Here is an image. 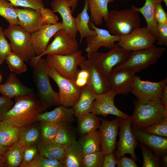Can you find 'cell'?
I'll use <instances>...</instances> for the list:
<instances>
[{
    "label": "cell",
    "instance_id": "obj_40",
    "mask_svg": "<svg viewBox=\"0 0 167 167\" xmlns=\"http://www.w3.org/2000/svg\"><path fill=\"white\" fill-rule=\"evenodd\" d=\"M24 167H64L62 161L58 160L46 158L38 152L33 160Z\"/></svg>",
    "mask_w": 167,
    "mask_h": 167
},
{
    "label": "cell",
    "instance_id": "obj_57",
    "mask_svg": "<svg viewBox=\"0 0 167 167\" xmlns=\"http://www.w3.org/2000/svg\"><path fill=\"white\" fill-rule=\"evenodd\" d=\"M4 160L2 155L0 154V167H4Z\"/></svg>",
    "mask_w": 167,
    "mask_h": 167
},
{
    "label": "cell",
    "instance_id": "obj_49",
    "mask_svg": "<svg viewBox=\"0 0 167 167\" xmlns=\"http://www.w3.org/2000/svg\"><path fill=\"white\" fill-rule=\"evenodd\" d=\"M155 18L157 24L167 23V14L163 8L161 3H158L156 6Z\"/></svg>",
    "mask_w": 167,
    "mask_h": 167
},
{
    "label": "cell",
    "instance_id": "obj_58",
    "mask_svg": "<svg viewBox=\"0 0 167 167\" xmlns=\"http://www.w3.org/2000/svg\"><path fill=\"white\" fill-rule=\"evenodd\" d=\"M163 1L165 2L166 6H167V0H163Z\"/></svg>",
    "mask_w": 167,
    "mask_h": 167
},
{
    "label": "cell",
    "instance_id": "obj_41",
    "mask_svg": "<svg viewBox=\"0 0 167 167\" xmlns=\"http://www.w3.org/2000/svg\"><path fill=\"white\" fill-rule=\"evenodd\" d=\"M143 158V167H160V158L154 155L152 150L143 143L138 142Z\"/></svg>",
    "mask_w": 167,
    "mask_h": 167
},
{
    "label": "cell",
    "instance_id": "obj_32",
    "mask_svg": "<svg viewBox=\"0 0 167 167\" xmlns=\"http://www.w3.org/2000/svg\"><path fill=\"white\" fill-rule=\"evenodd\" d=\"M58 129L54 141L68 148L76 140V134L71 122H62L58 123Z\"/></svg>",
    "mask_w": 167,
    "mask_h": 167
},
{
    "label": "cell",
    "instance_id": "obj_19",
    "mask_svg": "<svg viewBox=\"0 0 167 167\" xmlns=\"http://www.w3.org/2000/svg\"><path fill=\"white\" fill-rule=\"evenodd\" d=\"M80 66L88 71L89 77L87 84L96 95L104 94L109 90L107 77L90 60L85 59Z\"/></svg>",
    "mask_w": 167,
    "mask_h": 167
},
{
    "label": "cell",
    "instance_id": "obj_35",
    "mask_svg": "<svg viewBox=\"0 0 167 167\" xmlns=\"http://www.w3.org/2000/svg\"><path fill=\"white\" fill-rule=\"evenodd\" d=\"M23 156V146L17 142L9 147L2 155L4 166L19 167Z\"/></svg>",
    "mask_w": 167,
    "mask_h": 167
},
{
    "label": "cell",
    "instance_id": "obj_8",
    "mask_svg": "<svg viewBox=\"0 0 167 167\" xmlns=\"http://www.w3.org/2000/svg\"><path fill=\"white\" fill-rule=\"evenodd\" d=\"M85 59L80 50L69 55H47L46 59L49 67L54 68L63 77L74 82L79 70L77 67Z\"/></svg>",
    "mask_w": 167,
    "mask_h": 167
},
{
    "label": "cell",
    "instance_id": "obj_11",
    "mask_svg": "<svg viewBox=\"0 0 167 167\" xmlns=\"http://www.w3.org/2000/svg\"><path fill=\"white\" fill-rule=\"evenodd\" d=\"M48 74L59 88L60 105L67 107H73L79 97L81 88L76 85L75 82L63 77L49 66Z\"/></svg>",
    "mask_w": 167,
    "mask_h": 167
},
{
    "label": "cell",
    "instance_id": "obj_36",
    "mask_svg": "<svg viewBox=\"0 0 167 167\" xmlns=\"http://www.w3.org/2000/svg\"><path fill=\"white\" fill-rule=\"evenodd\" d=\"M77 130L81 135L97 131L101 118L91 112L77 118Z\"/></svg>",
    "mask_w": 167,
    "mask_h": 167
},
{
    "label": "cell",
    "instance_id": "obj_23",
    "mask_svg": "<svg viewBox=\"0 0 167 167\" xmlns=\"http://www.w3.org/2000/svg\"><path fill=\"white\" fill-rule=\"evenodd\" d=\"M34 89L24 85L15 74L10 73L6 81L0 85V93L11 99L33 92Z\"/></svg>",
    "mask_w": 167,
    "mask_h": 167
},
{
    "label": "cell",
    "instance_id": "obj_22",
    "mask_svg": "<svg viewBox=\"0 0 167 167\" xmlns=\"http://www.w3.org/2000/svg\"><path fill=\"white\" fill-rule=\"evenodd\" d=\"M19 25L31 34L38 30L42 25L40 12L30 8H16Z\"/></svg>",
    "mask_w": 167,
    "mask_h": 167
},
{
    "label": "cell",
    "instance_id": "obj_59",
    "mask_svg": "<svg viewBox=\"0 0 167 167\" xmlns=\"http://www.w3.org/2000/svg\"><path fill=\"white\" fill-rule=\"evenodd\" d=\"M2 120V118L1 117H0V122Z\"/></svg>",
    "mask_w": 167,
    "mask_h": 167
},
{
    "label": "cell",
    "instance_id": "obj_24",
    "mask_svg": "<svg viewBox=\"0 0 167 167\" xmlns=\"http://www.w3.org/2000/svg\"><path fill=\"white\" fill-rule=\"evenodd\" d=\"M96 95L88 84L81 88L79 97L72 107L75 111V116L77 118L91 112Z\"/></svg>",
    "mask_w": 167,
    "mask_h": 167
},
{
    "label": "cell",
    "instance_id": "obj_33",
    "mask_svg": "<svg viewBox=\"0 0 167 167\" xmlns=\"http://www.w3.org/2000/svg\"><path fill=\"white\" fill-rule=\"evenodd\" d=\"M78 142L82 147L84 156L100 151L98 131L81 135Z\"/></svg>",
    "mask_w": 167,
    "mask_h": 167
},
{
    "label": "cell",
    "instance_id": "obj_5",
    "mask_svg": "<svg viewBox=\"0 0 167 167\" xmlns=\"http://www.w3.org/2000/svg\"><path fill=\"white\" fill-rule=\"evenodd\" d=\"M165 50V47H157L154 45L147 49L131 51L125 62L115 66L112 71L128 68L136 73L140 72L156 63Z\"/></svg>",
    "mask_w": 167,
    "mask_h": 167
},
{
    "label": "cell",
    "instance_id": "obj_38",
    "mask_svg": "<svg viewBox=\"0 0 167 167\" xmlns=\"http://www.w3.org/2000/svg\"><path fill=\"white\" fill-rule=\"evenodd\" d=\"M39 122L41 131V141L46 142L54 141L58 132V124L47 121Z\"/></svg>",
    "mask_w": 167,
    "mask_h": 167
},
{
    "label": "cell",
    "instance_id": "obj_26",
    "mask_svg": "<svg viewBox=\"0 0 167 167\" xmlns=\"http://www.w3.org/2000/svg\"><path fill=\"white\" fill-rule=\"evenodd\" d=\"M163 2V0H145L144 5L142 7L137 8L135 6L136 10L145 18L147 29L156 39L158 37V32L157 24L155 18V10L156 5Z\"/></svg>",
    "mask_w": 167,
    "mask_h": 167
},
{
    "label": "cell",
    "instance_id": "obj_48",
    "mask_svg": "<svg viewBox=\"0 0 167 167\" xmlns=\"http://www.w3.org/2000/svg\"><path fill=\"white\" fill-rule=\"evenodd\" d=\"M158 36L156 42L159 46L167 45V23L157 24Z\"/></svg>",
    "mask_w": 167,
    "mask_h": 167
},
{
    "label": "cell",
    "instance_id": "obj_2",
    "mask_svg": "<svg viewBox=\"0 0 167 167\" xmlns=\"http://www.w3.org/2000/svg\"><path fill=\"white\" fill-rule=\"evenodd\" d=\"M134 111L129 118L132 128L143 131L167 117V110L160 99L141 102L133 100Z\"/></svg>",
    "mask_w": 167,
    "mask_h": 167
},
{
    "label": "cell",
    "instance_id": "obj_6",
    "mask_svg": "<svg viewBox=\"0 0 167 167\" xmlns=\"http://www.w3.org/2000/svg\"><path fill=\"white\" fill-rule=\"evenodd\" d=\"M6 37L10 41L12 51L28 62L36 56L31 40V34L19 25H9L3 30Z\"/></svg>",
    "mask_w": 167,
    "mask_h": 167
},
{
    "label": "cell",
    "instance_id": "obj_1",
    "mask_svg": "<svg viewBox=\"0 0 167 167\" xmlns=\"http://www.w3.org/2000/svg\"><path fill=\"white\" fill-rule=\"evenodd\" d=\"M14 98L13 106L2 117L13 125L21 128L36 122L38 115L46 110L33 92Z\"/></svg>",
    "mask_w": 167,
    "mask_h": 167
},
{
    "label": "cell",
    "instance_id": "obj_30",
    "mask_svg": "<svg viewBox=\"0 0 167 167\" xmlns=\"http://www.w3.org/2000/svg\"><path fill=\"white\" fill-rule=\"evenodd\" d=\"M89 9L87 0H85L82 11L75 18L76 28L80 35V43L82 42L84 38L94 36L96 34L95 31L89 27L90 17L88 12Z\"/></svg>",
    "mask_w": 167,
    "mask_h": 167
},
{
    "label": "cell",
    "instance_id": "obj_17",
    "mask_svg": "<svg viewBox=\"0 0 167 167\" xmlns=\"http://www.w3.org/2000/svg\"><path fill=\"white\" fill-rule=\"evenodd\" d=\"M135 73L128 68L112 71L107 77L109 90L117 94L127 96L130 92Z\"/></svg>",
    "mask_w": 167,
    "mask_h": 167
},
{
    "label": "cell",
    "instance_id": "obj_39",
    "mask_svg": "<svg viewBox=\"0 0 167 167\" xmlns=\"http://www.w3.org/2000/svg\"><path fill=\"white\" fill-rule=\"evenodd\" d=\"M5 61L11 71L16 74H21L27 71V67L24 61L12 51L8 54Z\"/></svg>",
    "mask_w": 167,
    "mask_h": 167
},
{
    "label": "cell",
    "instance_id": "obj_55",
    "mask_svg": "<svg viewBox=\"0 0 167 167\" xmlns=\"http://www.w3.org/2000/svg\"><path fill=\"white\" fill-rule=\"evenodd\" d=\"M79 0H71V9L72 13L76 8Z\"/></svg>",
    "mask_w": 167,
    "mask_h": 167
},
{
    "label": "cell",
    "instance_id": "obj_4",
    "mask_svg": "<svg viewBox=\"0 0 167 167\" xmlns=\"http://www.w3.org/2000/svg\"><path fill=\"white\" fill-rule=\"evenodd\" d=\"M139 13L133 5L131 8L109 11L106 26L112 35L119 36L127 35L140 27Z\"/></svg>",
    "mask_w": 167,
    "mask_h": 167
},
{
    "label": "cell",
    "instance_id": "obj_18",
    "mask_svg": "<svg viewBox=\"0 0 167 167\" xmlns=\"http://www.w3.org/2000/svg\"><path fill=\"white\" fill-rule=\"evenodd\" d=\"M62 22L54 24L42 25L37 31L31 34L32 46L36 56L45 50L50 39L58 30L63 29Z\"/></svg>",
    "mask_w": 167,
    "mask_h": 167
},
{
    "label": "cell",
    "instance_id": "obj_27",
    "mask_svg": "<svg viewBox=\"0 0 167 167\" xmlns=\"http://www.w3.org/2000/svg\"><path fill=\"white\" fill-rule=\"evenodd\" d=\"M114 0H87L91 21L96 25H101L108 18V5Z\"/></svg>",
    "mask_w": 167,
    "mask_h": 167
},
{
    "label": "cell",
    "instance_id": "obj_43",
    "mask_svg": "<svg viewBox=\"0 0 167 167\" xmlns=\"http://www.w3.org/2000/svg\"><path fill=\"white\" fill-rule=\"evenodd\" d=\"M143 131L154 135L167 137V117L151 125Z\"/></svg>",
    "mask_w": 167,
    "mask_h": 167
},
{
    "label": "cell",
    "instance_id": "obj_50",
    "mask_svg": "<svg viewBox=\"0 0 167 167\" xmlns=\"http://www.w3.org/2000/svg\"><path fill=\"white\" fill-rule=\"evenodd\" d=\"M14 103L11 99L2 95L0 96V117H2L13 107Z\"/></svg>",
    "mask_w": 167,
    "mask_h": 167
},
{
    "label": "cell",
    "instance_id": "obj_42",
    "mask_svg": "<svg viewBox=\"0 0 167 167\" xmlns=\"http://www.w3.org/2000/svg\"><path fill=\"white\" fill-rule=\"evenodd\" d=\"M105 156L101 151L84 156L83 167H102Z\"/></svg>",
    "mask_w": 167,
    "mask_h": 167
},
{
    "label": "cell",
    "instance_id": "obj_9",
    "mask_svg": "<svg viewBox=\"0 0 167 167\" xmlns=\"http://www.w3.org/2000/svg\"><path fill=\"white\" fill-rule=\"evenodd\" d=\"M54 39L48 45L44 51L39 56L31 58L35 62L45 55H66L73 54L78 51V45L75 37H73L62 29L53 36Z\"/></svg>",
    "mask_w": 167,
    "mask_h": 167
},
{
    "label": "cell",
    "instance_id": "obj_47",
    "mask_svg": "<svg viewBox=\"0 0 167 167\" xmlns=\"http://www.w3.org/2000/svg\"><path fill=\"white\" fill-rule=\"evenodd\" d=\"M23 147V159L19 167H24L31 161L38 153L37 144L24 146Z\"/></svg>",
    "mask_w": 167,
    "mask_h": 167
},
{
    "label": "cell",
    "instance_id": "obj_52",
    "mask_svg": "<svg viewBox=\"0 0 167 167\" xmlns=\"http://www.w3.org/2000/svg\"><path fill=\"white\" fill-rule=\"evenodd\" d=\"M118 160L113 153L105 155L102 167H115Z\"/></svg>",
    "mask_w": 167,
    "mask_h": 167
},
{
    "label": "cell",
    "instance_id": "obj_34",
    "mask_svg": "<svg viewBox=\"0 0 167 167\" xmlns=\"http://www.w3.org/2000/svg\"><path fill=\"white\" fill-rule=\"evenodd\" d=\"M19 128L2 120L0 122V143L9 147L18 142Z\"/></svg>",
    "mask_w": 167,
    "mask_h": 167
},
{
    "label": "cell",
    "instance_id": "obj_28",
    "mask_svg": "<svg viewBox=\"0 0 167 167\" xmlns=\"http://www.w3.org/2000/svg\"><path fill=\"white\" fill-rule=\"evenodd\" d=\"M37 146L38 152L41 156L62 161L65 158L67 148L54 141L46 142L41 141L37 144Z\"/></svg>",
    "mask_w": 167,
    "mask_h": 167
},
{
    "label": "cell",
    "instance_id": "obj_44",
    "mask_svg": "<svg viewBox=\"0 0 167 167\" xmlns=\"http://www.w3.org/2000/svg\"><path fill=\"white\" fill-rule=\"evenodd\" d=\"M2 28L0 25V65L3 63L6 56L12 51L10 44L6 38Z\"/></svg>",
    "mask_w": 167,
    "mask_h": 167
},
{
    "label": "cell",
    "instance_id": "obj_56",
    "mask_svg": "<svg viewBox=\"0 0 167 167\" xmlns=\"http://www.w3.org/2000/svg\"><path fill=\"white\" fill-rule=\"evenodd\" d=\"M9 147L4 146L0 143V154L2 155Z\"/></svg>",
    "mask_w": 167,
    "mask_h": 167
},
{
    "label": "cell",
    "instance_id": "obj_51",
    "mask_svg": "<svg viewBox=\"0 0 167 167\" xmlns=\"http://www.w3.org/2000/svg\"><path fill=\"white\" fill-rule=\"evenodd\" d=\"M116 165L118 167H138L135 161L131 157L124 156L118 160Z\"/></svg>",
    "mask_w": 167,
    "mask_h": 167
},
{
    "label": "cell",
    "instance_id": "obj_21",
    "mask_svg": "<svg viewBox=\"0 0 167 167\" xmlns=\"http://www.w3.org/2000/svg\"><path fill=\"white\" fill-rule=\"evenodd\" d=\"M132 132L138 143L144 144L160 158L167 154V138L145 132L132 128Z\"/></svg>",
    "mask_w": 167,
    "mask_h": 167
},
{
    "label": "cell",
    "instance_id": "obj_14",
    "mask_svg": "<svg viewBox=\"0 0 167 167\" xmlns=\"http://www.w3.org/2000/svg\"><path fill=\"white\" fill-rule=\"evenodd\" d=\"M101 121L98 131L100 151L105 155L113 153L116 149L119 122L118 117L110 121L105 119H101Z\"/></svg>",
    "mask_w": 167,
    "mask_h": 167
},
{
    "label": "cell",
    "instance_id": "obj_16",
    "mask_svg": "<svg viewBox=\"0 0 167 167\" xmlns=\"http://www.w3.org/2000/svg\"><path fill=\"white\" fill-rule=\"evenodd\" d=\"M89 28L94 30L96 35L86 38L87 46L85 49L87 55L97 51L101 47L110 49L114 46L116 41H118L120 36L111 34L106 29L96 27L92 21L89 23Z\"/></svg>",
    "mask_w": 167,
    "mask_h": 167
},
{
    "label": "cell",
    "instance_id": "obj_15",
    "mask_svg": "<svg viewBox=\"0 0 167 167\" xmlns=\"http://www.w3.org/2000/svg\"><path fill=\"white\" fill-rule=\"evenodd\" d=\"M117 95L110 90L105 93L96 95L92 105L91 112L105 117L108 115L112 114L124 119H129L130 115L119 110L115 105L114 99Z\"/></svg>",
    "mask_w": 167,
    "mask_h": 167
},
{
    "label": "cell",
    "instance_id": "obj_7",
    "mask_svg": "<svg viewBox=\"0 0 167 167\" xmlns=\"http://www.w3.org/2000/svg\"><path fill=\"white\" fill-rule=\"evenodd\" d=\"M131 52L123 49L117 43L106 53L97 51L87 56L88 59L96 65L107 78L113 68L127 59Z\"/></svg>",
    "mask_w": 167,
    "mask_h": 167
},
{
    "label": "cell",
    "instance_id": "obj_3",
    "mask_svg": "<svg viewBox=\"0 0 167 167\" xmlns=\"http://www.w3.org/2000/svg\"><path fill=\"white\" fill-rule=\"evenodd\" d=\"M29 61L33 69V79L38 98L44 108L46 110L60 105L59 93L53 89L49 82L46 59L41 57L36 62L30 59Z\"/></svg>",
    "mask_w": 167,
    "mask_h": 167
},
{
    "label": "cell",
    "instance_id": "obj_46",
    "mask_svg": "<svg viewBox=\"0 0 167 167\" xmlns=\"http://www.w3.org/2000/svg\"><path fill=\"white\" fill-rule=\"evenodd\" d=\"M42 15V25H51L57 24L59 19L52 10L42 7L39 11Z\"/></svg>",
    "mask_w": 167,
    "mask_h": 167
},
{
    "label": "cell",
    "instance_id": "obj_31",
    "mask_svg": "<svg viewBox=\"0 0 167 167\" xmlns=\"http://www.w3.org/2000/svg\"><path fill=\"white\" fill-rule=\"evenodd\" d=\"M84 157L82 147L75 140L67 148L62 161L64 167H83Z\"/></svg>",
    "mask_w": 167,
    "mask_h": 167
},
{
    "label": "cell",
    "instance_id": "obj_13",
    "mask_svg": "<svg viewBox=\"0 0 167 167\" xmlns=\"http://www.w3.org/2000/svg\"><path fill=\"white\" fill-rule=\"evenodd\" d=\"M156 39L146 27H140L127 35L120 36L118 43L123 49L132 51L152 47Z\"/></svg>",
    "mask_w": 167,
    "mask_h": 167
},
{
    "label": "cell",
    "instance_id": "obj_10",
    "mask_svg": "<svg viewBox=\"0 0 167 167\" xmlns=\"http://www.w3.org/2000/svg\"><path fill=\"white\" fill-rule=\"evenodd\" d=\"M166 78L158 82L143 80L140 77L135 75L130 92L141 102L160 99L163 91L167 86Z\"/></svg>",
    "mask_w": 167,
    "mask_h": 167
},
{
    "label": "cell",
    "instance_id": "obj_45",
    "mask_svg": "<svg viewBox=\"0 0 167 167\" xmlns=\"http://www.w3.org/2000/svg\"><path fill=\"white\" fill-rule=\"evenodd\" d=\"M15 7H28L39 11L45 5L42 0H6Z\"/></svg>",
    "mask_w": 167,
    "mask_h": 167
},
{
    "label": "cell",
    "instance_id": "obj_53",
    "mask_svg": "<svg viewBox=\"0 0 167 167\" xmlns=\"http://www.w3.org/2000/svg\"><path fill=\"white\" fill-rule=\"evenodd\" d=\"M161 100L164 106L167 110V86L165 88L163 91Z\"/></svg>",
    "mask_w": 167,
    "mask_h": 167
},
{
    "label": "cell",
    "instance_id": "obj_12",
    "mask_svg": "<svg viewBox=\"0 0 167 167\" xmlns=\"http://www.w3.org/2000/svg\"><path fill=\"white\" fill-rule=\"evenodd\" d=\"M119 122V140L117 143V150L113 152L118 160L127 154H130L135 161H140L135 154V149L138 142L134 134L130 119L118 117Z\"/></svg>",
    "mask_w": 167,
    "mask_h": 167
},
{
    "label": "cell",
    "instance_id": "obj_60",
    "mask_svg": "<svg viewBox=\"0 0 167 167\" xmlns=\"http://www.w3.org/2000/svg\"><path fill=\"white\" fill-rule=\"evenodd\" d=\"M1 79H2V76L0 74V82L1 81Z\"/></svg>",
    "mask_w": 167,
    "mask_h": 167
},
{
    "label": "cell",
    "instance_id": "obj_37",
    "mask_svg": "<svg viewBox=\"0 0 167 167\" xmlns=\"http://www.w3.org/2000/svg\"><path fill=\"white\" fill-rule=\"evenodd\" d=\"M16 8L6 0H0V16L10 25H19Z\"/></svg>",
    "mask_w": 167,
    "mask_h": 167
},
{
    "label": "cell",
    "instance_id": "obj_20",
    "mask_svg": "<svg viewBox=\"0 0 167 167\" xmlns=\"http://www.w3.org/2000/svg\"><path fill=\"white\" fill-rule=\"evenodd\" d=\"M71 5V0H53L50 3L53 11L58 12L62 17L63 29L70 36L76 37L78 31L75 17L72 15Z\"/></svg>",
    "mask_w": 167,
    "mask_h": 167
},
{
    "label": "cell",
    "instance_id": "obj_54",
    "mask_svg": "<svg viewBox=\"0 0 167 167\" xmlns=\"http://www.w3.org/2000/svg\"><path fill=\"white\" fill-rule=\"evenodd\" d=\"M160 167H167V154L161 156L160 159Z\"/></svg>",
    "mask_w": 167,
    "mask_h": 167
},
{
    "label": "cell",
    "instance_id": "obj_25",
    "mask_svg": "<svg viewBox=\"0 0 167 167\" xmlns=\"http://www.w3.org/2000/svg\"><path fill=\"white\" fill-rule=\"evenodd\" d=\"M75 116L73 108L67 107L61 105L49 112L39 114L38 121H45L58 123L62 122H71Z\"/></svg>",
    "mask_w": 167,
    "mask_h": 167
},
{
    "label": "cell",
    "instance_id": "obj_29",
    "mask_svg": "<svg viewBox=\"0 0 167 167\" xmlns=\"http://www.w3.org/2000/svg\"><path fill=\"white\" fill-rule=\"evenodd\" d=\"M40 125L36 122L20 128L18 142L23 146L37 144L41 140Z\"/></svg>",
    "mask_w": 167,
    "mask_h": 167
}]
</instances>
